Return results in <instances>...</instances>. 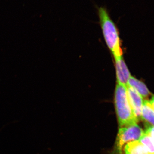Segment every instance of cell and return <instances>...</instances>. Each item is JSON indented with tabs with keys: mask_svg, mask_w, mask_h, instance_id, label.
<instances>
[{
	"mask_svg": "<svg viewBox=\"0 0 154 154\" xmlns=\"http://www.w3.org/2000/svg\"><path fill=\"white\" fill-rule=\"evenodd\" d=\"M99 18V24L108 48L114 58L122 55L117 26L110 17L108 9L105 6L95 5Z\"/></svg>",
	"mask_w": 154,
	"mask_h": 154,
	"instance_id": "6da1fadb",
	"label": "cell"
},
{
	"mask_svg": "<svg viewBox=\"0 0 154 154\" xmlns=\"http://www.w3.org/2000/svg\"><path fill=\"white\" fill-rule=\"evenodd\" d=\"M114 104L119 128L137 124L139 120L130 105L126 86L116 85L114 93Z\"/></svg>",
	"mask_w": 154,
	"mask_h": 154,
	"instance_id": "7a4b0ae2",
	"label": "cell"
},
{
	"mask_svg": "<svg viewBox=\"0 0 154 154\" xmlns=\"http://www.w3.org/2000/svg\"><path fill=\"white\" fill-rule=\"evenodd\" d=\"M123 151L124 154H154V145L149 135L144 131L139 140L127 143Z\"/></svg>",
	"mask_w": 154,
	"mask_h": 154,
	"instance_id": "3957f363",
	"label": "cell"
},
{
	"mask_svg": "<svg viewBox=\"0 0 154 154\" xmlns=\"http://www.w3.org/2000/svg\"><path fill=\"white\" fill-rule=\"evenodd\" d=\"M127 94L133 111L137 118L139 120L141 119L142 108L143 105L142 96L134 88L129 86L127 87Z\"/></svg>",
	"mask_w": 154,
	"mask_h": 154,
	"instance_id": "277c9868",
	"label": "cell"
},
{
	"mask_svg": "<svg viewBox=\"0 0 154 154\" xmlns=\"http://www.w3.org/2000/svg\"><path fill=\"white\" fill-rule=\"evenodd\" d=\"M116 79L119 85L127 87L131 75L122 56L115 58Z\"/></svg>",
	"mask_w": 154,
	"mask_h": 154,
	"instance_id": "5b68a950",
	"label": "cell"
},
{
	"mask_svg": "<svg viewBox=\"0 0 154 154\" xmlns=\"http://www.w3.org/2000/svg\"><path fill=\"white\" fill-rule=\"evenodd\" d=\"M141 119L144 122L146 128L154 127V110L149 101L143 102Z\"/></svg>",
	"mask_w": 154,
	"mask_h": 154,
	"instance_id": "8992f818",
	"label": "cell"
},
{
	"mask_svg": "<svg viewBox=\"0 0 154 154\" xmlns=\"http://www.w3.org/2000/svg\"><path fill=\"white\" fill-rule=\"evenodd\" d=\"M127 86L134 88L142 97H148L151 94L146 85L134 77H130L128 80Z\"/></svg>",
	"mask_w": 154,
	"mask_h": 154,
	"instance_id": "52a82bcc",
	"label": "cell"
},
{
	"mask_svg": "<svg viewBox=\"0 0 154 154\" xmlns=\"http://www.w3.org/2000/svg\"><path fill=\"white\" fill-rule=\"evenodd\" d=\"M144 131L149 135L154 145V127L146 128Z\"/></svg>",
	"mask_w": 154,
	"mask_h": 154,
	"instance_id": "ba28073f",
	"label": "cell"
},
{
	"mask_svg": "<svg viewBox=\"0 0 154 154\" xmlns=\"http://www.w3.org/2000/svg\"><path fill=\"white\" fill-rule=\"evenodd\" d=\"M149 101L153 109L154 110V96H153L152 97L151 100Z\"/></svg>",
	"mask_w": 154,
	"mask_h": 154,
	"instance_id": "9c48e42d",
	"label": "cell"
}]
</instances>
